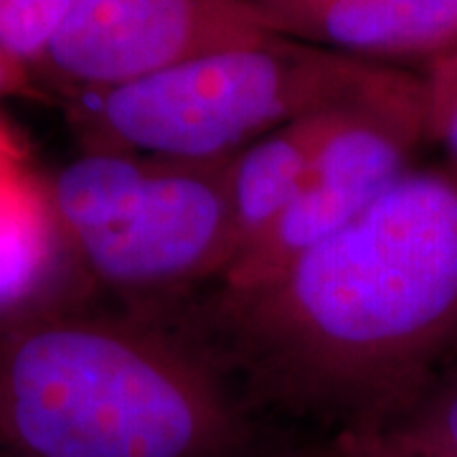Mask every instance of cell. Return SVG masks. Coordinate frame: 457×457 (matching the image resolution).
Segmentation results:
<instances>
[{"label":"cell","instance_id":"7","mask_svg":"<svg viewBox=\"0 0 457 457\" xmlns=\"http://www.w3.org/2000/svg\"><path fill=\"white\" fill-rule=\"evenodd\" d=\"M279 36L374 64L425 66L457 49V0H254Z\"/></svg>","mask_w":457,"mask_h":457},{"label":"cell","instance_id":"14","mask_svg":"<svg viewBox=\"0 0 457 457\" xmlns=\"http://www.w3.org/2000/svg\"><path fill=\"white\" fill-rule=\"evenodd\" d=\"M0 457H8V455H5V453H3V447H0Z\"/></svg>","mask_w":457,"mask_h":457},{"label":"cell","instance_id":"10","mask_svg":"<svg viewBox=\"0 0 457 457\" xmlns=\"http://www.w3.org/2000/svg\"><path fill=\"white\" fill-rule=\"evenodd\" d=\"M71 0H0V51L33 66L49 49Z\"/></svg>","mask_w":457,"mask_h":457},{"label":"cell","instance_id":"4","mask_svg":"<svg viewBox=\"0 0 457 457\" xmlns=\"http://www.w3.org/2000/svg\"><path fill=\"white\" fill-rule=\"evenodd\" d=\"M234 158L84 150L41 188L56 242L120 305L170 311L234 262Z\"/></svg>","mask_w":457,"mask_h":457},{"label":"cell","instance_id":"3","mask_svg":"<svg viewBox=\"0 0 457 457\" xmlns=\"http://www.w3.org/2000/svg\"><path fill=\"white\" fill-rule=\"evenodd\" d=\"M409 74L278 33L64 99V110L84 150L224 158L295 120L384 95Z\"/></svg>","mask_w":457,"mask_h":457},{"label":"cell","instance_id":"1","mask_svg":"<svg viewBox=\"0 0 457 457\" xmlns=\"http://www.w3.org/2000/svg\"><path fill=\"white\" fill-rule=\"evenodd\" d=\"M163 315L212 345L270 425L376 432L457 359V165H414L275 278Z\"/></svg>","mask_w":457,"mask_h":457},{"label":"cell","instance_id":"13","mask_svg":"<svg viewBox=\"0 0 457 457\" xmlns=\"http://www.w3.org/2000/svg\"><path fill=\"white\" fill-rule=\"evenodd\" d=\"M5 97H41V89L29 66L0 51V99Z\"/></svg>","mask_w":457,"mask_h":457},{"label":"cell","instance_id":"5","mask_svg":"<svg viewBox=\"0 0 457 457\" xmlns=\"http://www.w3.org/2000/svg\"><path fill=\"white\" fill-rule=\"evenodd\" d=\"M422 145L429 140L420 71L378 97L343 107L293 206L228 267L216 287L249 290L262 285L305 249L351 227L420 165Z\"/></svg>","mask_w":457,"mask_h":457},{"label":"cell","instance_id":"12","mask_svg":"<svg viewBox=\"0 0 457 457\" xmlns=\"http://www.w3.org/2000/svg\"><path fill=\"white\" fill-rule=\"evenodd\" d=\"M290 457H394L369 432H336L295 445Z\"/></svg>","mask_w":457,"mask_h":457},{"label":"cell","instance_id":"6","mask_svg":"<svg viewBox=\"0 0 457 457\" xmlns=\"http://www.w3.org/2000/svg\"><path fill=\"white\" fill-rule=\"evenodd\" d=\"M270 36L254 0H71L33 79L64 102Z\"/></svg>","mask_w":457,"mask_h":457},{"label":"cell","instance_id":"2","mask_svg":"<svg viewBox=\"0 0 457 457\" xmlns=\"http://www.w3.org/2000/svg\"><path fill=\"white\" fill-rule=\"evenodd\" d=\"M8 457H290L224 361L163 312L31 297L0 308Z\"/></svg>","mask_w":457,"mask_h":457},{"label":"cell","instance_id":"8","mask_svg":"<svg viewBox=\"0 0 457 457\" xmlns=\"http://www.w3.org/2000/svg\"><path fill=\"white\" fill-rule=\"evenodd\" d=\"M341 110L295 120L237 153L231 170L234 262L264 239L293 206Z\"/></svg>","mask_w":457,"mask_h":457},{"label":"cell","instance_id":"11","mask_svg":"<svg viewBox=\"0 0 457 457\" xmlns=\"http://www.w3.org/2000/svg\"><path fill=\"white\" fill-rule=\"evenodd\" d=\"M425 89L427 140L457 165V49L420 69Z\"/></svg>","mask_w":457,"mask_h":457},{"label":"cell","instance_id":"9","mask_svg":"<svg viewBox=\"0 0 457 457\" xmlns=\"http://www.w3.org/2000/svg\"><path fill=\"white\" fill-rule=\"evenodd\" d=\"M369 435L394 457H457V359Z\"/></svg>","mask_w":457,"mask_h":457}]
</instances>
